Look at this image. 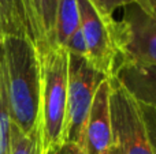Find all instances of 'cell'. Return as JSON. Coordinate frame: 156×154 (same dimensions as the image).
<instances>
[{
    "label": "cell",
    "mask_w": 156,
    "mask_h": 154,
    "mask_svg": "<svg viewBox=\"0 0 156 154\" xmlns=\"http://www.w3.org/2000/svg\"><path fill=\"white\" fill-rule=\"evenodd\" d=\"M123 8L122 19L116 21L118 63L156 64V19L143 12L134 3Z\"/></svg>",
    "instance_id": "8992f818"
},
{
    "label": "cell",
    "mask_w": 156,
    "mask_h": 154,
    "mask_svg": "<svg viewBox=\"0 0 156 154\" xmlns=\"http://www.w3.org/2000/svg\"><path fill=\"white\" fill-rule=\"evenodd\" d=\"M138 106H140L141 115H143V120L147 128L148 138L156 153V109L151 108V106L143 105V104H138Z\"/></svg>",
    "instance_id": "5bb4252c"
},
{
    "label": "cell",
    "mask_w": 156,
    "mask_h": 154,
    "mask_svg": "<svg viewBox=\"0 0 156 154\" xmlns=\"http://www.w3.org/2000/svg\"><path fill=\"white\" fill-rule=\"evenodd\" d=\"M134 4L148 16L156 19V0H134Z\"/></svg>",
    "instance_id": "ac0fdd59"
},
{
    "label": "cell",
    "mask_w": 156,
    "mask_h": 154,
    "mask_svg": "<svg viewBox=\"0 0 156 154\" xmlns=\"http://www.w3.org/2000/svg\"><path fill=\"white\" fill-rule=\"evenodd\" d=\"M0 68L11 123L26 135L38 134L41 67L36 44L26 37H3Z\"/></svg>",
    "instance_id": "6da1fadb"
},
{
    "label": "cell",
    "mask_w": 156,
    "mask_h": 154,
    "mask_svg": "<svg viewBox=\"0 0 156 154\" xmlns=\"http://www.w3.org/2000/svg\"><path fill=\"white\" fill-rule=\"evenodd\" d=\"M45 154H85V153L78 145L65 142V143H60L58 146L51 147Z\"/></svg>",
    "instance_id": "e0dca14e"
},
{
    "label": "cell",
    "mask_w": 156,
    "mask_h": 154,
    "mask_svg": "<svg viewBox=\"0 0 156 154\" xmlns=\"http://www.w3.org/2000/svg\"><path fill=\"white\" fill-rule=\"evenodd\" d=\"M2 38H3V37H2V33H0V40H2Z\"/></svg>",
    "instance_id": "ffe728a7"
},
{
    "label": "cell",
    "mask_w": 156,
    "mask_h": 154,
    "mask_svg": "<svg viewBox=\"0 0 156 154\" xmlns=\"http://www.w3.org/2000/svg\"><path fill=\"white\" fill-rule=\"evenodd\" d=\"M108 154H121V153H119V150L112 145V147L110 149V153H108Z\"/></svg>",
    "instance_id": "d6986e66"
},
{
    "label": "cell",
    "mask_w": 156,
    "mask_h": 154,
    "mask_svg": "<svg viewBox=\"0 0 156 154\" xmlns=\"http://www.w3.org/2000/svg\"><path fill=\"white\" fill-rule=\"evenodd\" d=\"M112 76L138 104L156 109V64L118 63Z\"/></svg>",
    "instance_id": "ba28073f"
},
{
    "label": "cell",
    "mask_w": 156,
    "mask_h": 154,
    "mask_svg": "<svg viewBox=\"0 0 156 154\" xmlns=\"http://www.w3.org/2000/svg\"><path fill=\"white\" fill-rule=\"evenodd\" d=\"M65 49L67 51V53H70V55H77V56L86 57L88 51H86V44H85V40H83L81 27H78L76 32L73 33V35L67 40V42H66V45H65Z\"/></svg>",
    "instance_id": "9a60e30c"
},
{
    "label": "cell",
    "mask_w": 156,
    "mask_h": 154,
    "mask_svg": "<svg viewBox=\"0 0 156 154\" xmlns=\"http://www.w3.org/2000/svg\"><path fill=\"white\" fill-rule=\"evenodd\" d=\"M2 37H26L34 42V27L27 0H0Z\"/></svg>",
    "instance_id": "9c48e42d"
},
{
    "label": "cell",
    "mask_w": 156,
    "mask_h": 154,
    "mask_svg": "<svg viewBox=\"0 0 156 154\" xmlns=\"http://www.w3.org/2000/svg\"><path fill=\"white\" fill-rule=\"evenodd\" d=\"M110 78L103 81L93 98L85 126L82 150L85 154H108L112 147L110 109Z\"/></svg>",
    "instance_id": "52a82bcc"
},
{
    "label": "cell",
    "mask_w": 156,
    "mask_h": 154,
    "mask_svg": "<svg viewBox=\"0 0 156 154\" xmlns=\"http://www.w3.org/2000/svg\"><path fill=\"white\" fill-rule=\"evenodd\" d=\"M78 27H80V11L77 0H58L54 26L55 45L65 48L67 40Z\"/></svg>",
    "instance_id": "8fae6325"
},
{
    "label": "cell",
    "mask_w": 156,
    "mask_h": 154,
    "mask_svg": "<svg viewBox=\"0 0 156 154\" xmlns=\"http://www.w3.org/2000/svg\"><path fill=\"white\" fill-rule=\"evenodd\" d=\"M41 67L38 135L40 152L62 143L67 104L69 53L60 46L37 49Z\"/></svg>",
    "instance_id": "7a4b0ae2"
},
{
    "label": "cell",
    "mask_w": 156,
    "mask_h": 154,
    "mask_svg": "<svg viewBox=\"0 0 156 154\" xmlns=\"http://www.w3.org/2000/svg\"><path fill=\"white\" fill-rule=\"evenodd\" d=\"M80 27L86 44V60L96 70L111 78L119 59L116 21L101 14L89 0H77Z\"/></svg>",
    "instance_id": "5b68a950"
},
{
    "label": "cell",
    "mask_w": 156,
    "mask_h": 154,
    "mask_svg": "<svg viewBox=\"0 0 156 154\" xmlns=\"http://www.w3.org/2000/svg\"><path fill=\"white\" fill-rule=\"evenodd\" d=\"M97 10L104 15H112L118 8H123L129 4H133L134 0H89Z\"/></svg>",
    "instance_id": "2e32d148"
},
{
    "label": "cell",
    "mask_w": 156,
    "mask_h": 154,
    "mask_svg": "<svg viewBox=\"0 0 156 154\" xmlns=\"http://www.w3.org/2000/svg\"><path fill=\"white\" fill-rule=\"evenodd\" d=\"M112 143L121 154H156L147 134L138 102L114 76L110 78Z\"/></svg>",
    "instance_id": "277c9868"
},
{
    "label": "cell",
    "mask_w": 156,
    "mask_h": 154,
    "mask_svg": "<svg viewBox=\"0 0 156 154\" xmlns=\"http://www.w3.org/2000/svg\"><path fill=\"white\" fill-rule=\"evenodd\" d=\"M10 127L11 120L8 115L4 85H3L2 78V68H0V154H8L10 152Z\"/></svg>",
    "instance_id": "4fadbf2b"
},
{
    "label": "cell",
    "mask_w": 156,
    "mask_h": 154,
    "mask_svg": "<svg viewBox=\"0 0 156 154\" xmlns=\"http://www.w3.org/2000/svg\"><path fill=\"white\" fill-rule=\"evenodd\" d=\"M8 154H41L40 135H26L11 123L10 127V152Z\"/></svg>",
    "instance_id": "7c38bea8"
},
{
    "label": "cell",
    "mask_w": 156,
    "mask_h": 154,
    "mask_svg": "<svg viewBox=\"0 0 156 154\" xmlns=\"http://www.w3.org/2000/svg\"><path fill=\"white\" fill-rule=\"evenodd\" d=\"M108 76L93 67L86 57L69 53L67 104L62 143H76L82 149L85 126L100 83Z\"/></svg>",
    "instance_id": "3957f363"
},
{
    "label": "cell",
    "mask_w": 156,
    "mask_h": 154,
    "mask_svg": "<svg viewBox=\"0 0 156 154\" xmlns=\"http://www.w3.org/2000/svg\"><path fill=\"white\" fill-rule=\"evenodd\" d=\"M34 27V44L37 49L56 46L54 41L55 14L58 0H27Z\"/></svg>",
    "instance_id": "30bf717a"
}]
</instances>
